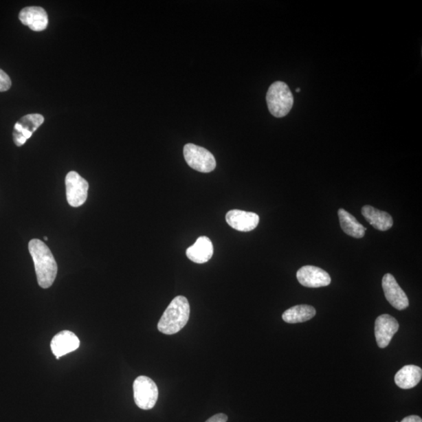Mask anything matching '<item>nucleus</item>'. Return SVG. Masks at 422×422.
Listing matches in <instances>:
<instances>
[{
	"instance_id": "1",
	"label": "nucleus",
	"mask_w": 422,
	"mask_h": 422,
	"mask_svg": "<svg viewBox=\"0 0 422 422\" xmlns=\"http://www.w3.org/2000/svg\"><path fill=\"white\" fill-rule=\"evenodd\" d=\"M28 249L35 264L37 280L40 287L48 289L58 275V264L49 248L39 239H32Z\"/></svg>"
},
{
	"instance_id": "2",
	"label": "nucleus",
	"mask_w": 422,
	"mask_h": 422,
	"mask_svg": "<svg viewBox=\"0 0 422 422\" xmlns=\"http://www.w3.org/2000/svg\"><path fill=\"white\" fill-rule=\"evenodd\" d=\"M190 315L189 301L185 296H176L165 310L157 329L164 334L174 335L186 326Z\"/></svg>"
},
{
	"instance_id": "3",
	"label": "nucleus",
	"mask_w": 422,
	"mask_h": 422,
	"mask_svg": "<svg viewBox=\"0 0 422 422\" xmlns=\"http://www.w3.org/2000/svg\"><path fill=\"white\" fill-rule=\"evenodd\" d=\"M266 100L269 111L276 118L287 116L292 109L294 102L288 85L283 82H276L271 85Z\"/></svg>"
},
{
	"instance_id": "4",
	"label": "nucleus",
	"mask_w": 422,
	"mask_h": 422,
	"mask_svg": "<svg viewBox=\"0 0 422 422\" xmlns=\"http://www.w3.org/2000/svg\"><path fill=\"white\" fill-rule=\"evenodd\" d=\"M184 153L188 165L199 173H209L216 168V159L213 154L203 147L192 144H186Z\"/></svg>"
},
{
	"instance_id": "5",
	"label": "nucleus",
	"mask_w": 422,
	"mask_h": 422,
	"mask_svg": "<svg viewBox=\"0 0 422 422\" xmlns=\"http://www.w3.org/2000/svg\"><path fill=\"white\" fill-rule=\"evenodd\" d=\"M135 403L142 410H151L155 406L159 392L155 383L147 376L137 378L133 384Z\"/></svg>"
},
{
	"instance_id": "6",
	"label": "nucleus",
	"mask_w": 422,
	"mask_h": 422,
	"mask_svg": "<svg viewBox=\"0 0 422 422\" xmlns=\"http://www.w3.org/2000/svg\"><path fill=\"white\" fill-rule=\"evenodd\" d=\"M67 199L70 206L81 207L88 197L89 184L76 172H70L65 178Z\"/></svg>"
},
{
	"instance_id": "7",
	"label": "nucleus",
	"mask_w": 422,
	"mask_h": 422,
	"mask_svg": "<svg viewBox=\"0 0 422 422\" xmlns=\"http://www.w3.org/2000/svg\"><path fill=\"white\" fill-rule=\"evenodd\" d=\"M43 122V116L38 113H31L22 117L14 125L13 138L15 145H24Z\"/></svg>"
},
{
	"instance_id": "8",
	"label": "nucleus",
	"mask_w": 422,
	"mask_h": 422,
	"mask_svg": "<svg viewBox=\"0 0 422 422\" xmlns=\"http://www.w3.org/2000/svg\"><path fill=\"white\" fill-rule=\"evenodd\" d=\"M296 278L302 286L308 288L327 287L331 283V277L326 271L311 265L302 267Z\"/></svg>"
},
{
	"instance_id": "9",
	"label": "nucleus",
	"mask_w": 422,
	"mask_h": 422,
	"mask_svg": "<svg viewBox=\"0 0 422 422\" xmlns=\"http://www.w3.org/2000/svg\"><path fill=\"white\" fill-rule=\"evenodd\" d=\"M398 330L399 323L396 318L390 315L379 316L375 323V335L378 346L381 349L389 346Z\"/></svg>"
},
{
	"instance_id": "10",
	"label": "nucleus",
	"mask_w": 422,
	"mask_h": 422,
	"mask_svg": "<svg viewBox=\"0 0 422 422\" xmlns=\"http://www.w3.org/2000/svg\"><path fill=\"white\" fill-rule=\"evenodd\" d=\"M383 288L388 302L396 309L402 311L409 306L406 293L401 289L391 274H386L383 278Z\"/></svg>"
},
{
	"instance_id": "11",
	"label": "nucleus",
	"mask_w": 422,
	"mask_h": 422,
	"mask_svg": "<svg viewBox=\"0 0 422 422\" xmlns=\"http://www.w3.org/2000/svg\"><path fill=\"white\" fill-rule=\"evenodd\" d=\"M227 223L232 229L239 232L253 231L258 227L260 221L259 216L254 212L241 210H232L226 214Z\"/></svg>"
},
{
	"instance_id": "12",
	"label": "nucleus",
	"mask_w": 422,
	"mask_h": 422,
	"mask_svg": "<svg viewBox=\"0 0 422 422\" xmlns=\"http://www.w3.org/2000/svg\"><path fill=\"white\" fill-rule=\"evenodd\" d=\"M80 346V340L78 336L71 331H62L56 334L51 341L50 347L56 360L67 353L76 351Z\"/></svg>"
},
{
	"instance_id": "13",
	"label": "nucleus",
	"mask_w": 422,
	"mask_h": 422,
	"mask_svg": "<svg viewBox=\"0 0 422 422\" xmlns=\"http://www.w3.org/2000/svg\"><path fill=\"white\" fill-rule=\"evenodd\" d=\"M19 19L23 25L30 27L32 31L41 32L48 26V15L40 7H27L21 10Z\"/></svg>"
},
{
	"instance_id": "14",
	"label": "nucleus",
	"mask_w": 422,
	"mask_h": 422,
	"mask_svg": "<svg viewBox=\"0 0 422 422\" xmlns=\"http://www.w3.org/2000/svg\"><path fill=\"white\" fill-rule=\"evenodd\" d=\"M214 247L212 242L207 236H201L192 246L186 250L187 258L197 264H204L212 258Z\"/></svg>"
},
{
	"instance_id": "15",
	"label": "nucleus",
	"mask_w": 422,
	"mask_h": 422,
	"mask_svg": "<svg viewBox=\"0 0 422 422\" xmlns=\"http://www.w3.org/2000/svg\"><path fill=\"white\" fill-rule=\"evenodd\" d=\"M362 213L364 219L367 220L370 225L375 230L379 231H387L392 227L393 220L392 216L385 211L379 210L369 205L363 207Z\"/></svg>"
},
{
	"instance_id": "16",
	"label": "nucleus",
	"mask_w": 422,
	"mask_h": 422,
	"mask_svg": "<svg viewBox=\"0 0 422 422\" xmlns=\"http://www.w3.org/2000/svg\"><path fill=\"white\" fill-rule=\"evenodd\" d=\"M422 378V370L416 365L409 364L402 368L395 375V383L403 390L412 389Z\"/></svg>"
},
{
	"instance_id": "17",
	"label": "nucleus",
	"mask_w": 422,
	"mask_h": 422,
	"mask_svg": "<svg viewBox=\"0 0 422 422\" xmlns=\"http://www.w3.org/2000/svg\"><path fill=\"white\" fill-rule=\"evenodd\" d=\"M338 215L342 230L348 236L356 238H361L364 236L367 229L361 223H359L355 216L342 208L338 210Z\"/></svg>"
},
{
	"instance_id": "18",
	"label": "nucleus",
	"mask_w": 422,
	"mask_h": 422,
	"mask_svg": "<svg viewBox=\"0 0 422 422\" xmlns=\"http://www.w3.org/2000/svg\"><path fill=\"white\" fill-rule=\"evenodd\" d=\"M316 315L315 307L310 305H298L289 308L283 313L284 322L289 324L305 322Z\"/></svg>"
},
{
	"instance_id": "19",
	"label": "nucleus",
	"mask_w": 422,
	"mask_h": 422,
	"mask_svg": "<svg viewBox=\"0 0 422 422\" xmlns=\"http://www.w3.org/2000/svg\"><path fill=\"white\" fill-rule=\"evenodd\" d=\"M11 85H12V82H11L8 74L0 69V92H5V91L9 90Z\"/></svg>"
},
{
	"instance_id": "20",
	"label": "nucleus",
	"mask_w": 422,
	"mask_h": 422,
	"mask_svg": "<svg viewBox=\"0 0 422 422\" xmlns=\"http://www.w3.org/2000/svg\"><path fill=\"white\" fill-rule=\"evenodd\" d=\"M227 416L225 414H218L210 418L206 422H227Z\"/></svg>"
},
{
	"instance_id": "21",
	"label": "nucleus",
	"mask_w": 422,
	"mask_h": 422,
	"mask_svg": "<svg viewBox=\"0 0 422 422\" xmlns=\"http://www.w3.org/2000/svg\"><path fill=\"white\" fill-rule=\"evenodd\" d=\"M401 422H422V419L417 415H410L404 418Z\"/></svg>"
},
{
	"instance_id": "22",
	"label": "nucleus",
	"mask_w": 422,
	"mask_h": 422,
	"mask_svg": "<svg viewBox=\"0 0 422 422\" xmlns=\"http://www.w3.org/2000/svg\"><path fill=\"white\" fill-rule=\"evenodd\" d=\"M296 92L300 93V88L296 89Z\"/></svg>"
},
{
	"instance_id": "23",
	"label": "nucleus",
	"mask_w": 422,
	"mask_h": 422,
	"mask_svg": "<svg viewBox=\"0 0 422 422\" xmlns=\"http://www.w3.org/2000/svg\"><path fill=\"white\" fill-rule=\"evenodd\" d=\"M48 239H49L48 237H44V241H48Z\"/></svg>"
}]
</instances>
